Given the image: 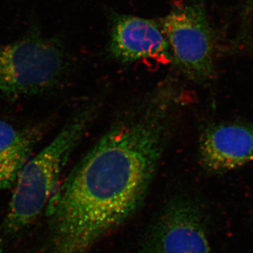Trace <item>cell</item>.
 Listing matches in <instances>:
<instances>
[{
  "label": "cell",
  "instance_id": "cell-7",
  "mask_svg": "<svg viewBox=\"0 0 253 253\" xmlns=\"http://www.w3.org/2000/svg\"><path fill=\"white\" fill-rule=\"evenodd\" d=\"M108 50L123 63L143 59H168L170 51L161 23L131 15L114 14Z\"/></svg>",
  "mask_w": 253,
  "mask_h": 253
},
{
  "label": "cell",
  "instance_id": "cell-8",
  "mask_svg": "<svg viewBox=\"0 0 253 253\" xmlns=\"http://www.w3.org/2000/svg\"><path fill=\"white\" fill-rule=\"evenodd\" d=\"M45 129V123L18 127L0 121V191L16 184Z\"/></svg>",
  "mask_w": 253,
  "mask_h": 253
},
{
  "label": "cell",
  "instance_id": "cell-1",
  "mask_svg": "<svg viewBox=\"0 0 253 253\" xmlns=\"http://www.w3.org/2000/svg\"><path fill=\"white\" fill-rule=\"evenodd\" d=\"M174 96L164 86L115 123L56 188L41 253H89L140 208L169 137Z\"/></svg>",
  "mask_w": 253,
  "mask_h": 253
},
{
  "label": "cell",
  "instance_id": "cell-6",
  "mask_svg": "<svg viewBox=\"0 0 253 253\" xmlns=\"http://www.w3.org/2000/svg\"><path fill=\"white\" fill-rule=\"evenodd\" d=\"M200 163L211 174L230 172L253 162V126L214 123L204 128L199 141Z\"/></svg>",
  "mask_w": 253,
  "mask_h": 253
},
{
  "label": "cell",
  "instance_id": "cell-3",
  "mask_svg": "<svg viewBox=\"0 0 253 253\" xmlns=\"http://www.w3.org/2000/svg\"><path fill=\"white\" fill-rule=\"evenodd\" d=\"M71 66L61 39L43 36L33 24L22 38L0 46V99L14 101L56 90Z\"/></svg>",
  "mask_w": 253,
  "mask_h": 253
},
{
  "label": "cell",
  "instance_id": "cell-5",
  "mask_svg": "<svg viewBox=\"0 0 253 253\" xmlns=\"http://www.w3.org/2000/svg\"><path fill=\"white\" fill-rule=\"evenodd\" d=\"M140 253H211L202 210L189 199L169 203L146 233Z\"/></svg>",
  "mask_w": 253,
  "mask_h": 253
},
{
  "label": "cell",
  "instance_id": "cell-2",
  "mask_svg": "<svg viewBox=\"0 0 253 253\" xmlns=\"http://www.w3.org/2000/svg\"><path fill=\"white\" fill-rule=\"evenodd\" d=\"M95 114V106L79 111L47 146L26 163L0 224V253H7L22 239L46 207L73 150Z\"/></svg>",
  "mask_w": 253,
  "mask_h": 253
},
{
  "label": "cell",
  "instance_id": "cell-4",
  "mask_svg": "<svg viewBox=\"0 0 253 253\" xmlns=\"http://www.w3.org/2000/svg\"><path fill=\"white\" fill-rule=\"evenodd\" d=\"M171 61L186 78L206 83L215 76L216 36L207 11L199 0L175 4L160 21Z\"/></svg>",
  "mask_w": 253,
  "mask_h": 253
}]
</instances>
